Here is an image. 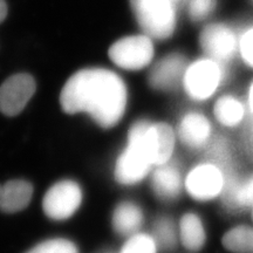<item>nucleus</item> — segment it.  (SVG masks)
I'll use <instances>...</instances> for the list:
<instances>
[{
  "label": "nucleus",
  "instance_id": "obj_18",
  "mask_svg": "<svg viewBox=\"0 0 253 253\" xmlns=\"http://www.w3.org/2000/svg\"><path fill=\"white\" fill-rule=\"evenodd\" d=\"M214 116L220 125L235 126L244 119V106L236 97L226 95L214 104Z\"/></svg>",
  "mask_w": 253,
  "mask_h": 253
},
{
  "label": "nucleus",
  "instance_id": "obj_11",
  "mask_svg": "<svg viewBox=\"0 0 253 253\" xmlns=\"http://www.w3.org/2000/svg\"><path fill=\"white\" fill-rule=\"evenodd\" d=\"M188 69L186 59L181 54H170L160 60L149 74V84L155 89L169 91L178 88Z\"/></svg>",
  "mask_w": 253,
  "mask_h": 253
},
{
  "label": "nucleus",
  "instance_id": "obj_14",
  "mask_svg": "<svg viewBox=\"0 0 253 253\" xmlns=\"http://www.w3.org/2000/svg\"><path fill=\"white\" fill-rule=\"evenodd\" d=\"M33 186L23 179H13L0 184V210L6 213H14L24 210L30 204Z\"/></svg>",
  "mask_w": 253,
  "mask_h": 253
},
{
  "label": "nucleus",
  "instance_id": "obj_9",
  "mask_svg": "<svg viewBox=\"0 0 253 253\" xmlns=\"http://www.w3.org/2000/svg\"><path fill=\"white\" fill-rule=\"evenodd\" d=\"M225 177L219 168L212 163L197 166L189 172L185 188L192 198L197 201H210L220 196Z\"/></svg>",
  "mask_w": 253,
  "mask_h": 253
},
{
  "label": "nucleus",
  "instance_id": "obj_7",
  "mask_svg": "<svg viewBox=\"0 0 253 253\" xmlns=\"http://www.w3.org/2000/svg\"><path fill=\"white\" fill-rule=\"evenodd\" d=\"M153 166L150 157L140 142L128 137V145L116 162L115 178L121 184H136L148 175Z\"/></svg>",
  "mask_w": 253,
  "mask_h": 253
},
{
  "label": "nucleus",
  "instance_id": "obj_16",
  "mask_svg": "<svg viewBox=\"0 0 253 253\" xmlns=\"http://www.w3.org/2000/svg\"><path fill=\"white\" fill-rule=\"evenodd\" d=\"M143 221L142 210L132 202H122L113 213L114 230L123 236H134Z\"/></svg>",
  "mask_w": 253,
  "mask_h": 253
},
{
  "label": "nucleus",
  "instance_id": "obj_10",
  "mask_svg": "<svg viewBox=\"0 0 253 253\" xmlns=\"http://www.w3.org/2000/svg\"><path fill=\"white\" fill-rule=\"evenodd\" d=\"M36 89V81L30 74H15L8 78L0 87V112L6 116L20 114Z\"/></svg>",
  "mask_w": 253,
  "mask_h": 253
},
{
  "label": "nucleus",
  "instance_id": "obj_17",
  "mask_svg": "<svg viewBox=\"0 0 253 253\" xmlns=\"http://www.w3.org/2000/svg\"><path fill=\"white\" fill-rule=\"evenodd\" d=\"M179 236L185 249L199 251L205 244V230L197 214L186 213L179 221Z\"/></svg>",
  "mask_w": 253,
  "mask_h": 253
},
{
  "label": "nucleus",
  "instance_id": "obj_3",
  "mask_svg": "<svg viewBox=\"0 0 253 253\" xmlns=\"http://www.w3.org/2000/svg\"><path fill=\"white\" fill-rule=\"evenodd\" d=\"M129 137L140 142L154 166L169 162L175 148V132L167 123L138 121L130 128Z\"/></svg>",
  "mask_w": 253,
  "mask_h": 253
},
{
  "label": "nucleus",
  "instance_id": "obj_25",
  "mask_svg": "<svg viewBox=\"0 0 253 253\" xmlns=\"http://www.w3.org/2000/svg\"><path fill=\"white\" fill-rule=\"evenodd\" d=\"M239 48L244 61L253 67V28L246 31L242 37L239 41Z\"/></svg>",
  "mask_w": 253,
  "mask_h": 253
},
{
  "label": "nucleus",
  "instance_id": "obj_4",
  "mask_svg": "<svg viewBox=\"0 0 253 253\" xmlns=\"http://www.w3.org/2000/svg\"><path fill=\"white\" fill-rule=\"evenodd\" d=\"M223 79V65L209 58L202 59L186 69L183 86L191 99L203 101L212 96Z\"/></svg>",
  "mask_w": 253,
  "mask_h": 253
},
{
  "label": "nucleus",
  "instance_id": "obj_24",
  "mask_svg": "<svg viewBox=\"0 0 253 253\" xmlns=\"http://www.w3.org/2000/svg\"><path fill=\"white\" fill-rule=\"evenodd\" d=\"M216 7V0H189L188 9L194 21L204 20Z\"/></svg>",
  "mask_w": 253,
  "mask_h": 253
},
{
  "label": "nucleus",
  "instance_id": "obj_28",
  "mask_svg": "<svg viewBox=\"0 0 253 253\" xmlns=\"http://www.w3.org/2000/svg\"><path fill=\"white\" fill-rule=\"evenodd\" d=\"M172 1H173V2H175V4L177 5V4H178V2H181V1H183V0H172Z\"/></svg>",
  "mask_w": 253,
  "mask_h": 253
},
{
  "label": "nucleus",
  "instance_id": "obj_6",
  "mask_svg": "<svg viewBox=\"0 0 253 253\" xmlns=\"http://www.w3.org/2000/svg\"><path fill=\"white\" fill-rule=\"evenodd\" d=\"M82 191L74 181L58 182L46 192L42 201L45 213L54 220H65L72 217L80 208Z\"/></svg>",
  "mask_w": 253,
  "mask_h": 253
},
{
  "label": "nucleus",
  "instance_id": "obj_12",
  "mask_svg": "<svg viewBox=\"0 0 253 253\" xmlns=\"http://www.w3.org/2000/svg\"><path fill=\"white\" fill-rule=\"evenodd\" d=\"M220 198L229 212H242L249 208L253 209V175L248 178H239L237 173L227 177Z\"/></svg>",
  "mask_w": 253,
  "mask_h": 253
},
{
  "label": "nucleus",
  "instance_id": "obj_8",
  "mask_svg": "<svg viewBox=\"0 0 253 253\" xmlns=\"http://www.w3.org/2000/svg\"><path fill=\"white\" fill-rule=\"evenodd\" d=\"M199 42L209 59L223 66L232 60L238 48L235 31L224 24H211L205 27Z\"/></svg>",
  "mask_w": 253,
  "mask_h": 253
},
{
  "label": "nucleus",
  "instance_id": "obj_15",
  "mask_svg": "<svg viewBox=\"0 0 253 253\" xmlns=\"http://www.w3.org/2000/svg\"><path fill=\"white\" fill-rule=\"evenodd\" d=\"M154 191L163 201H173L181 194L182 178L179 169L173 163L161 164L153 175Z\"/></svg>",
  "mask_w": 253,
  "mask_h": 253
},
{
  "label": "nucleus",
  "instance_id": "obj_23",
  "mask_svg": "<svg viewBox=\"0 0 253 253\" xmlns=\"http://www.w3.org/2000/svg\"><path fill=\"white\" fill-rule=\"evenodd\" d=\"M26 253H78V249L69 240L58 238L40 243Z\"/></svg>",
  "mask_w": 253,
  "mask_h": 253
},
{
  "label": "nucleus",
  "instance_id": "obj_22",
  "mask_svg": "<svg viewBox=\"0 0 253 253\" xmlns=\"http://www.w3.org/2000/svg\"><path fill=\"white\" fill-rule=\"evenodd\" d=\"M157 246L153 237L142 233L131 236L121 250V253H156Z\"/></svg>",
  "mask_w": 253,
  "mask_h": 253
},
{
  "label": "nucleus",
  "instance_id": "obj_27",
  "mask_svg": "<svg viewBox=\"0 0 253 253\" xmlns=\"http://www.w3.org/2000/svg\"><path fill=\"white\" fill-rule=\"evenodd\" d=\"M249 103H250V108H251V112L253 114V84L251 88H250V93H249Z\"/></svg>",
  "mask_w": 253,
  "mask_h": 253
},
{
  "label": "nucleus",
  "instance_id": "obj_21",
  "mask_svg": "<svg viewBox=\"0 0 253 253\" xmlns=\"http://www.w3.org/2000/svg\"><path fill=\"white\" fill-rule=\"evenodd\" d=\"M153 239L157 250L167 252L171 251L177 244V231L173 221L170 218H160L155 223L153 231Z\"/></svg>",
  "mask_w": 253,
  "mask_h": 253
},
{
  "label": "nucleus",
  "instance_id": "obj_2",
  "mask_svg": "<svg viewBox=\"0 0 253 253\" xmlns=\"http://www.w3.org/2000/svg\"><path fill=\"white\" fill-rule=\"evenodd\" d=\"M137 23L145 36L168 39L176 27V4L172 0H130Z\"/></svg>",
  "mask_w": 253,
  "mask_h": 253
},
{
  "label": "nucleus",
  "instance_id": "obj_1",
  "mask_svg": "<svg viewBox=\"0 0 253 253\" xmlns=\"http://www.w3.org/2000/svg\"><path fill=\"white\" fill-rule=\"evenodd\" d=\"M60 103L66 113H87L100 126L112 128L125 114L126 88L115 73L101 68L82 69L66 82Z\"/></svg>",
  "mask_w": 253,
  "mask_h": 253
},
{
  "label": "nucleus",
  "instance_id": "obj_13",
  "mask_svg": "<svg viewBox=\"0 0 253 253\" xmlns=\"http://www.w3.org/2000/svg\"><path fill=\"white\" fill-rule=\"evenodd\" d=\"M211 135L209 120L199 113H189L178 126V137L186 147L199 149L208 144Z\"/></svg>",
  "mask_w": 253,
  "mask_h": 253
},
{
  "label": "nucleus",
  "instance_id": "obj_20",
  "mask_svg": "<svg viewBox=\"0 0 253 253\" xmlns=\"http://www.w3.org/2000/svg\"><path fill=\"white\" fill-rule=\"evenodd\" d=\"M208 158L210 160V163L219 168L221 172L224 173V177L235 173L232 153H231V147L226 138L218 136L210 142L208 147Z\"/></svg>",
  "mask_w": 253,
  "mask_h": 253
},
{
  "label": "nucleus",
  "instance_id": "obj_19",
  "mask_svg": "<svg viewBox=\"0 0 253 253\" xmlns=\"http://www.w3.org/2000/svg\"><path fill=\"white\" fill-rule=\"evenodd\" d=\"M223 246L232 253H253V227L239 225L227 231L221 239Z\"/></svg>",
  "mask_w": 253,
  "mask_h": 253
},
{
  "label": "nucleus",
  "instance_id": "obj_26",
  "mask_svg": "<svg viewBox=\"0 0 253 253\" xmlns=\"http://www.w3.org/2000/svg\"><path fill=\"white\" fill-rule=\"evenodd\" d=\"M6 15H7V5L5 0H0V23L5 20Z\"/></svg>",
  "mask_w": 253,
  "mask_h": 253
},
{
  "label": "nucleus",
  "instance_id": "obj_5",
  "mask_svg": "<svg viewBox=\"0 0 253 253\" xmlns=\"http://www.w3.org/2000/svg\"><path fill=\"white\" fill-rule=\"evenodd\" d=\"M154 56V46L148 36L126 37L109 48V58L119 67L138 71L147 67Z\"/></svg>",
  "mask_w": 253,
  "mask_h": 253
},
{
  "label": "nucleus",
  "instance_id": "obj_29",
  "mask_svg": "<svg viewBox=\"0 0 253 253\" xmlns=\"http://www.w3.org/2000/svg\"><path fill=\"white\" fill-rule=\"evenodd\" d=\"M252 220H253V209H252Z\"/></svg>",
  "mask_w": 253,
  "mask_h": 253
}]
</instances>
